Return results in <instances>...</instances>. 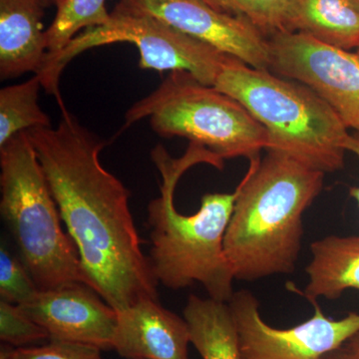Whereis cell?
<instances>
[{
  "mask_svg": "<svg viewBox=\"0 0 359 359\" xmlns=\"http://www.w3.org/2000/svg\"><path fill=\"white\" fill-rule=\"evenodd\" d=\"M76 245L86 283L116 311L158 299L157 280L129 205V191L104 168L106 142L69 111L56 127L27 131Z\"/></svg>",
  "mask_w": 359,
  "mask_h": 359,
  "instance_id": "cell-1",
  "label": "cell"
},
{
  "mask_svg": "<svg viewBox=\"0 0 359 359\" xmlns=\"http://www.w3.org/2000/svg\"><path fill=\"white\" fill-rule=\"evenodd\" d=\"M151 158L162 178L160 196L147 209L152 244L148 257L153 275L168 289L183 290L199 283L211 299L230 302L235 294V276L224 252V236L240 185L233 193L205 194L199 211L187 216L175 205L180 179L198 164L222 170L224 161L194 143L180 158L172 157L162 145L156 146Z\"/></svg>",
  "mask_w": 359,
  "mask_h": 359,
  "instance_id": "cell-2",
  "label": "cell"
},
{
  "mask_svg": "<svg viewBox=\"0 0 359 359\" xmlns=\"http://www.w3.org/2000/svg\"><path fill=\"white\" fill-rule=\"evenodd\" d=\"M325 176L276 151L250 161L224 236L235 280L255 282L294 273L304 215L323 190Z\"/></svg>",
  "mask_w": 359,
  "mask_h": 359,
  "instance_id": "cell-3",
  "label": "cell"
},
{
  "mask_svg": "<svg viewBox=\"0 0 359 359\" xmlns=\"http://www.w3.org/2000/svg\"><path fill=\"white\" fill-rule=\"evenodd\" d=\"M214 87L244 105L266 130V151L283 153L325 174L344 168L348 129L306 85L229 57Z\"/></svg>",
  "mask_w": 359,
  "mask_h": 359,
  "instance_id": "cell-4",
  "label": "cell"
},
{
  "mask_svg": "<svg viewBox=\"0 0 359 359\" xmlns=\"http://www.w3.org/2000/svg\"><path fill=\"white\" fill-rule=\"evenodd\" d=\"M0 194L2 219L39 290L87 285L76 245L63 231L58 205L27 131L0 147Z\"/></svg>",
  "mask_w": 359,
  "mask_h": 359,
  "instance_id": "cell-5",
  "label": "cell"
},
{
  "mask_svg": "<svg viewBox=\"0 0 359 359\" xmlns=\"http://www.w3.org/2000/svg\"><path fill=\"white\" fill-rule=\"evenodd\" d=\"M149 118L161 137H181L219 159H257L268 150L269 137L244 105L190 73L172 71L152 93L134 104L122 130Z\"/></svg>",
  "mask_w": 359,
  "mask_h": 359,
  "instance_id": "cell-6",
  "label": "cell"
},
{
  "mask_svg": "<svg viewBox=\"0 0 359 359\" xmlns=\"http://www.w3.org/2000/svg\"><path fill=\"white\" fill-rule=\"evenodd\" d=\"M119 42H128L138 49L142 70L185 71L209 86H214L231 57L153 16L114 9L103 25L78 33L62 50L46 56L35 75L47 93L55 97L60 109L65 110L60 78L66 66L82 52Z\"/></svg>",
  "mask_w": 359,
  "mask_h": 359,
  "instance_id": "cell-7",
  "label": "cell"
},
{
  "mask_svg": "<svg viewBox=\"0 0 359 359\" xmlns=\"http://www.w3.org/2000/svg\"><path fill=\"white\" fill-rule=\"evenodd\" d=\"M269 70L306 85L359 134V55L299 32L268 39Z\"/></svg>",
  "mask_w": 359,
  "mask_h": 359,
  "instance_id": "cell-8",
  "label": "cell"
},
{
  "mask_svg": "<svg viewBox=\"0 0 359 359\" xmlns=\"http://www.w3.org/2000/svg\"><path fill=\"white\" fill-rule=\"evenodd\" d=\"M229 306L237 328L243 359H320L340 348L359 332V313L327 318L318 302L309 320L290 328L268 325L249 290L235 292Z\"/></svg>",
  "mask_w": 359,
  "mask_h": 359,
  "instance_id": "cell-9",
  "label": "cell"
},
{
  "mask_svg": "<svg viewBox=\"0 0 359 359\" xmlns=\"http://www.w3.org/2000/svg\"><path fill=\"white\" fill-rule=\"evenodd\" d=\"M114 9L153 16L245 65L269 70L268 37L249 21L204 0H120Z\"/></svg>",
  "mask_w": 359,
  "mask_h": 359,
  "instance_id": "cell-10",
  "label": "cell"
},
{
  "mask_svg": "<svg viewBox=\"0 0 359 359\" xmlns=\"http://www.w3.org/2000/svg\"><path fill=\"white\" fill-rule=\"evenodd\" d=\"M18 306L46 330L49 340L113 349L117 311L84 283L39 290L32 301Z\"/></svg>",
  "mask_w": 359,
  "mask_h": 359,
  "instance_id": "cell-11",
  "label": "cell"
},
{
  "mask_svg": "<svg viewBox=\"0 0 359 359\" xmlns=\"http://www.w3.org/2000/svg\"><path fill=\"white\" fill-rule=\"evenodd\" d=\"M113 349L127 359H190L185 318L146 299L117 311Z\"/></svg>",
  "mask_w": 359,
  "mask_h": 359,
  "instance_id": "cell-12",
  "label": "cell"
},
{
  "mask_svg": "<svg viewBox=\"0 0 359 359\" xmlns=\"http://www.w3.org/2000/svg\"><path fill=\"white\" fill-rule=\"evenodd\" d=\"M45 7L36 0H0V78L39 72L47 56Z\"/></svg>",
  "mask_w": 359,
  "mask_h": 359,
  "instance_id": "cell-13",
  "label": "cell"
},
{
  "mask_svg": "<svg viewBox=\"0 0 359 359\" xmlns=\"http://www.w3.org/2000/svg\"><path fill=\"white\" fill-rule=\"evenodd\" d=\"M311 252L302 294L311 304L320 297L339 299L346 290H359V237L328 236L314 241Z\"/></svg>",
  "mask_w": 359,
  "mask_h": 359,
  "instance_id": "cell-14",
  "label": "cell"
},
{
  "mask_svg": "<svg viewBox=\"0 0 359 359\" xmlns=\"http://www.w3.org/2000/svg\"><path fill=\"white\" fill-rule=\"evenodd\" d=\"M285 32L330 46L359 48V9L349 0H290Z\"/></svg>",
  "mask_w": 359,
  "mask_h": 359,
  "instance_id": "cell-15",
  "label": "cell"
},
{
  "mask_svg": "<svg viewBox=\"0 0 359 359\" xmlns=\"http://www.w3.org/2000/svg\"><path fill=\"white\" fill-rule=\"evenodd\" d=\"M191 344L203 359H243L228 302L191 294L184 309Z\"/></svg>",
  "mask_w": 359,
  "mask_h": 359,
  "instance_id": "cell-16",
  "label": "cell"
},
{
  "mask_svg": "<svg viewBox=\"0 0 359 359\" xmlns=\"http://www.w3.org/2000/svg\"><path fill=\"white\" fill-rule=\"evenodd\" d=\"M41 87V80L35 75L0 90V147L21 132L51 127L50 118L39 106Z\"/></svg>",
  "mask_w": 359,
  "mask_h": 359,
  "instance_id": "cell-17",
  "label": "cell"
},
{
  "mask_svg": "<svg viewBox=\"0 0 359 359\" xmlns=\"http://www.w3.org/2000/svg\"><path fill=\"white\" fill-rule=\"evenodd\" d=\"M55 18L46 29L47 56L62 50L78 33L110 18L106 0H55Z\"/></svg>",
  "mask_w": 359,
  "mask_h": 359,
  "instance_id": "cell-18",
  "label": "cell"
},
{
  "mask_svg": "<svg viewBox=\"0 0 359 359\" xmlns=\"http://www.w3.org/2000/svg\"><path fill=\"white\" fill-rule=\"evenodd\" d=\"M224 13L249 21L264 35L285 32L290 0H212Z\"/></svg>",
  "mask_w": 359,
  "mask_h": 359,
  "instance_id": "cell-19",
  "label": "cell"
},
{
  "mask_svg": "<svg viewBox=\"0 0 359 359\" xmlns=\"http://www.w3.org/2000/svg\"><path fill=\"white\" fill-rule=\"evenodd\" d=\"M39 292L36 283L20 259L4 245L0 249V297L1 301L22 306Z\"/></svg>",
  "mask_w": 359,
  "mask_h": 359,
  "instance_id": "cell-20",
  "label": "cell"
},
{
  "mask_svg": "<svg viewBox=\"0 0 359 359\" xmlns=\"http://www.w3.org/2000/svg\"><path fill=\"white\" fill-rule=\"evenodd\" d=\"M0 339L14 348L28 347L50 339L44 327L35 323L16 304L0 302Z\"/></svg>",
  "mask_w": 359,
  "mask_h": 359,
  "instance_id": "cell-21",
  "label": "cell"
},
{
  "mask_svg": "<svg viewBox=\"0 0 359 359\" xmlns=\"http://www.w3.org/2000/svg\"><path fill=\"white\" fill-rule=\"evenodd\" d=\"M1 359H102L101 349L76 342L50 340L41 346L14 348L2 344Z\"/></svg>",
  "mask_w": 359,
  "mask_h": 359,
  "instance_id": "cell-22",
  "label": "cell"
},
{
  "mask_svg": "<svg viewBox=\"0 0 359 359\" xmlns=\"http://www.w3.org/2000/svg\"><path fill=\"white\" fill-rule=\"evenodd\" d=\"M346 150L353 153L359 158V134L355 133L349 136L348 141L346 143ZM349 195L356 201L359 207V187H353L349 190Z\"/></svg>",
  "mask_w": 359,
  "mask_h": 359,
  "instance_id": "cell-23",
  "label": "cell"
},
{
  "mask_svg": "<svg viewBox=\"0 0 359 359\" xmlns=\"http://www.w3.org/2000/svg\"><path fill=\"white\" fill-rule=\"evenodd\" d=\"M344 346L348 353L349 358L359 359V332L354 334Z\"/></svg>",
  "mask_w": 359,
  "mask_h": 359,
  "instance_id": "cell-24",
  "label": "cell"
},
{
  "mask_svg": "<svg viewBox=\"0 0 359 359\" xmlns=\"http://www.w3.org/2000/svg\"><path fill=\"white\" fill-rule=\"evenodd\" d=\"M320 359H351L349 358L348 353L344 348V346L340 347L337 351H332V353L325 354V356Z\"/></svg>",
  "mask_w": 359,
  "mask_h": 359,
  "instance_id": "cell-25",
  "label": "cell"
},
{
  "mask_svg": "<svg viewBox=\"0 0 359 359\" xmlns=\"http://www.w3.org/2000/svg\"><path fill=\"white\" fill-rule=\"evenodd\" d=\"M39 4H41L44 7L50 6V4H55V0H36Z\"/></svg>",
  "mask_w": 359,
  "mask_h": 359,
  "instance_id": "cell-26",
  "label": "cell"
},
{
  "mask_svg": "<svg viewBox=\"0 0 359 359\" xmlns=\"http://www.w3.org/2000/svg\"><path fill=\"white\" fill-rule=\"evenodd\" d=\"M204 1L205 2V4H210V6L215 7V8L216 9H218V11H221V9H219L218 7H217L216 4H214V1H212V0H204Z\"/></svg>",
  "mask_w": 359,
  "mask_h": 359,
  "instance_id": "cell-27",
  "label": "cell"
},
{
  "mask_svg": "<svg viewBox=\"0 0 359 359\" xmlns=\"http://www.w3.org/2000/svg\"><path fill=\"white\" fill-rule=\"evenodd\" d=\"M354 6L358 7L359 9V0H349Z\"/></svg>",
  "mask_w": 359,
  "mask_h": 359,
  "instance_id": "cell-28",
  "label": "cell"
},
{
  "mask_svg": "<svg viewBox=\"0 0 359 359\" xmlns=\"http://www.w3.org/2000/svg\"><path fill=\"white\" fill-rule=\"evenodd\" d=\"M356 53H358L359 55V48L358 49V51H356Z\"/></svg>",
  "mask_w": 359,
  "mask_h": 359,
  "instance_id": "cell-29",
  "label": "cell"
},
{
  "mask_svg": "<svg viewBox=\"0 0 359 359\" xmlns=\"http://www.w3.org/2000/svg\"><path fill=\"white\" fill-rule=\"evenodd\" d=\"M0 359H1V358H0Z\"/></svg>",
  "mask_w": 359,
  "mask_h": 359,
  "instance_id": "cell-30",
  "label": "cell"
}]
</instances>
